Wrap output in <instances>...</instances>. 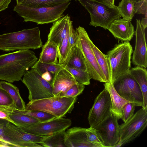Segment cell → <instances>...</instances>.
<instances>
[{
  "label": "cell",
  "mask_w": 147,
  "mask_h": 147,
  "mask_svg": "<svg viewBox=\"0 0 147 147\" xmlns=\"http://www.w3.org/2000/svg\"><path fill=\"white\" fill-rule=\"evenodd\" d=\"M136 20V44L132 61L134 65L146 68L147 65V51L145 29L141 24L140 20Z\"/></svg>",
  "instance_id": "9a60e30c"
},
{
  "label": "cell",
  "mask_w": 147,
  "mask_h": 147,
  "mask_svg": "<svg viewBox=\"0 0 147 147\" xmlns=\"http://www.w3.org/2000/svg\"><path fill=\"white\" fill-rule=\"evenodd\" d=\"M9 116L16 123V126L18 127L32 124L39 122L37 119L32 116L16 112L13 110L9 114Z\"/></svg>",
  "instance_id": "f1b7e54d"
},
{
  "label": "cell",
  "mask_w": 147,
  "mask_h": 147,
  "mask_svg": "<svg viewBox=\"0 0 147 147\" xmlns=\"http://www.w3.org/2000/svg\"><path fill=\"white\" fill-rule=\"evenodd\" d=\"M71 0H24L21 4L32 7H49L69 2Z\"/></svg>",
  "instance_id": "4316f807"
},
{
  "label": "cell",
  "mask_w": 147,
  "mask_h": 147,
  "mask_svg": "<svg viewBox=\"0 0 147 147\" xmlns=\"http://www.w3.org/2000/svg\"><path fill=\"white\" fill-rule=\"evenodd\" d=\"M111 98L105 88L95 98L90 110L88 120L90 127L94 128L111 113Z\"/></svg>",
  "instance_id": "4fadbf2b"
},
{
  "label": "cell",
  "mask_w": 147,
  "mask_h": 147,
  "mask_svg": "<svg viewBox=\"0 0 147 147\" xmlns=\"http://www.w3.org/2000/svg\"><path fill=\"white\" fill-rule=\"evenodd\" d=\"M8 122L6 120L0 119V140L7 143L4 138L3 130L5 125Z\"/></svg>",
  "instance_id": "60d3db41"
},
{
  "label": "cell",
  "mask_w": 147,
  "mask_h": 147,
  "mask_svg": "<svg viewBox=\"0 0 147 147\" xmlns=\"http://www.w3.org/2000/svg\"><path fill=\"white\" fill-rule=\"evenodd\" d=\"M2 87L6 90L10 96L13 102V107L16 109L24 111L25 102L21 97L18 88L11 83L5 81H1Z\"/></svg>",
  "instance_id": "603a6c76"
},
{
  "label": "cell",
  "mask_w": 147,
  "mask_h": 147,
  "mask_svg": "<svg viewBox=\"0 0 147 147\" xmlns=\"http://www.w3.org/2000/svg\"><path fill=\"white\" fill-rule=\"evenodd\" d=\"M86 128L74 127L68 129L64 134L66 147H96L87 140Z\"/></svg>",
  "instance_id": "d6986e66"
},
{
  "label": "cell",
  "mask_w": 147,
  "mask_h": 147,
  "mask_svg": "<svg viewBox=\"0 0 147 147\" xmlns=\"http://www.w3.org/2000/svg\"><path fill=\"white\" fill-rule=\"evenodd\" d=\"M58 48L52 42L47 40L42 47V51L38 60L41 62L49 63H58Z\"/></svg>",
  "instance_id": "7402d4cb"
},
{
  "label": "cell",
  "mask_w": 147,
  "mask_h": 147,
  "mask_svg": "<svg viewBox=\"0 0 147 147\" xmlns=\"http://www.w3.org/2000/svg\"><path fill=\"white\" fill-rule=\"evenodd\" d=\"M3 133L5 140L11 147H42L39 144L46 137L28 133L9 122L5 126Z\"/></svg>",
  "instance_id": "30bf717a"
},
{
  "label": "cell",
  "mask_w": 147,
  "mask_h": 147,
  "mask_svg": "<svg viewBox=\"0 0 147 147\" xmlns=\"http://www.w3.org/2000/svg\"><path fill=\"white\" fill-rule=\"evenodd\" d=\"M118 120L111 113L94 127L102 139L105 147H113L119 141V128Z\"/></svg>",
  "instance_id": "5bb4252c"
},
{
  "label": "cell",
  "mask_w": 147,
  "mask_h": 147,
  "mask_svg": "<svg viewBox=\"0 0 147 147\" xmlns=\"http://www.w3.org/2000/svg\"><path fill=\"white\" fill-rule=\"evenodd\" d=\"M141 24L143 27L145 29L147 26V17L143 18L141 21Z\"/></svg>",
  "instance_id": "ee69618b"
},
{
  "label": "cell",
  "mask_w": 147,
  "mask_h": 147,
  "mask_svg": "<svg viewBox=\"0 0 147 147\" xmlns=\"http://www.w3.org/2000/svg\"><path fill=\"white\" fill-rule=\"evenodd\" d=\"M71 24L65 36L64 37L58 48V57L59 64L61 65L65 64L67 61L69 53L68 36Z\"/></svg>",
  "instance_id": "d6a6232c"
},
{
  "label": "cell",
  "mask_w": 147,
  "mask_h": 147,
  "mask_svg": "<svg viewBox=\"0 0 147 147\" xmlns=\"http://www.w3.org/2000/svg\"><path fill=\"white\" fill-rule=\"evenodd\" d=\"M42 46L38 27L0 35V50L3 51L36 49Z\"/></svg>",
  "instance_id": "7a4b0ae2"
},
{
  "label": "cell",
  "mask_w": 147,
  "mask_h": 147,
  "mask_svg": "<svg viewBox=\"0 0 147 147\" xmlns=\"http://www.w3.org/2000/svg\"><path fill=\"white\" fill-rule=\"evenodd\" d=\"M131 21L130 20L124 18L115 20L108 30L118 40L123 42L129 41L135 32Z\"/></svg>",
  "instance_id": "2e32d148"
},
{
  "label": "cell",
  "mask_w": 147,
  "mask_h": 147,
  "mask_svg": "<svg viewBox=\"0 0 147 147\" xmlns=\"http://www.w3.org/2000/svg\"><path fill=\"white\" fill-rule=\"evenodd\" d=\"M68 39L69 44V53L66 62L76 46L77 42V35L76 30L74 29L73 25L71 26L70 29Z\"/></svg>",
  "instance_id": "74e56055"
},
{
  "label": "cell",
  "mask_w": 147,
  "mask_h": 147,
  "mask_svg": "<svg viewBox=\"0 0 147 147\" xmlns=\"http://www.w3.org/2000/svg\"><path fill=\"white\" fill-rule=\"evenodd\" d=\"M32 67L35 68L41 75L46 72L54 74L63 67L59 64H49L41 62L38 60ZM31 67V68H32Z\"/></svg>",
  "instance_id": "1f68e13d"
},
{
  "label": "cell",
  "mask_w": 147,
  "mask_h": 147,
  "mask_svg": "<svg viewBox=\"0 0 147 147\" xmlns=\"http://www.w3.org/2000/svg\"></svg>",
  "instance_id": "c3c4849f"
},
{
  "label": "cell",
  "mask_w": 147,
  "mask_h": 147,
  "mask_svg": "<svg viewBox=\"0 0 147 147\" xmlns=\"http://www.w3.org/2000/svg\"><path fill=\"white\" fill-rule=\"evenodd\" d=\"M24 0H16V4H19L21 3Z\"/></svg>",
  "instance_id": "f6af8a7d"
},
{
  "label": "cell",
  "mask_w": 147,
  "mask_h": 147,
  "mask_svg": "<svg viewBox=\"0 0 147 147\" xmlns=\"http://www.w3.org/2000/svg\"><path fill=\"white\" fill-rule=\"evenodd\" d=\"M77 96L68 97L60 96L29 101L26 110H40L47 112L57 118L63 117L72 111Z\"/></svg>",
  "instance_id": "277c9868"
},
{
  "label": "cell",
  "mask_w": 147,
  "mask_h": 147,
  "mask_svg": "<svg viewBox=\"0 0 147 147\" xmlns=\"http://www.w3.org/2000/svg\"><path fill=\"white\" fill-rule=\"evenodd\" d=\"M72 23L68 14L53 22L47 40L55 44L59 48Z\"/></svg>",
  "instance_id": "e0dca14e"
},
{
  "label": "cell",
  "mask_w": 147,
  "mask_h": 147,
  "mask_svg": "<svg viewBox=\"0 0 147 147\" xmlns=\"http://www.w3.org/2000/svg\"><path fill=\"white\" fill-rule=\"evenodd\" d=\"M11 0H0V12L7 8Z\"/></svg>",
  "instance_id": "b9f144b4"
},
{
  "label": "cell",
  "mask_w": 147,
  "mask_h": 147,
  "mask_svg": "<svg viewBox=\"0 0 147 147\" xmlns=\"http://www.w3.org/2000/svg\"><path fill=\"white\" fill-rule=\"evenodd\" d=\"M132 52L129 42L125 41L116 45L105 55L110 64L113 82L120 76L129 72Z\"/></svg>",
  "instance_id": "8992f818"
},
{
  "label": "cell",
  "mask_w": 147,
  "mask_h": 147,
  "mask_svg": "<svg viewBox=\"0 0 147 147\" xmlns=\"http://www.w3.org/2000/svg\"><path fill=\"white\" fill-rule=\"evenodd\" d=\"M13 111L20 113L25 114L37 119L39 122H43L51 120L56 117L47 112L40 110H20L14 109Z\"/></svg>",
  "instance_id": "4dcf8cb0"
},
{
  "label": "cell",
  "mask_w": 147,
  "mask_h": 147,
  "mask_svg": "<svg viewBox=\"0 0 147 147\" xmlns=\"http://www.w3.org/2000/svg\"><path fill=\"white\" fill-rule=\"evenodd\" d=\"M70 4L67 2L53 7L35 8L16 4L13 10L24 19V22L42 24L53 23L64 16V11Z\"/></svg>",
  "instance_id": "3957f363"
},
{
  "label": "cell",
  "mask_w": 147,
  "mask_h": 147,
  "mask_svg": "<svg viewBox=\"0 0 147 147\" xmlns=\"http://www.w3.org/2000/svg\"><path fill=\"white\" fill-rule=\"evenodd\" d=\"M38 59L29 49L20 50L0 55V80L11 83L21 80L22 77Z\"/></svg>",
  "instance_id": "6da1fadb"
},
{
  "label": "cell",
  "mask_w": 147,
  "mask_h": 147,
  "mask_svg": "<svg viewBox=\"0 0 147 147\" xmlns=\"http://www.w3.org/2000/svg\"><path fill=\"white\" fill-rule=\"evenodd\" d=\"M0 105L12 106L13 107L12 98L8 92L3 88H0Z\"/></svg>",
  "instance_id": "8d00e7d4"
},
{
  "label": "cell",
  "mask_w": 147,
  "mask_h": 147,
  "mask_svg": "<svg viewBox=\"0 0 147 147\" xmlns=\"http://www.w3.org/2000/svg\"><path fill=\"white\" fill-rule=\"evenodd\" d=\"M21 81L28 89L29 101L54 96L51 84L35 68L32 67L30 70L27 71Z\"/></svg>",
  "instance_id": "9c48e42d"
},
{
  "label": "cell",
  "mask_w": 147,
  "mask_h": 147,
  "mask_svg": "<svg viewBox=\"0 0 147 147\" xmlns=\"http://www.w3.org/2000/svg\"><path fill=\"white\" fill-rule=\"evenodd\" d=\"M136 104L130 102L125 104L122 108L123 116L122 118L124 122L129 120L134 115Z\"/></svg>",
  "instance_id": "d590c367"
},
{
  "label": "cell",
  "mask_w": 147,
  "mask_h": 147,
  "mask_svg": "<svg viewBox=\"0 0 147 147\" xmlns=\"http://www.w3.org/2000/svg\"><path fill=\"white\" fill-rule=\"evenodd\" d=\"M135 1L133 0H121L119 3L117 7L121 17L131 20L135 14Z\"/></svg>",
  "instance_id": "484cf974"
},
{
  "label": "cell",
  "mask_w": 147,
  "mask_h": 147,
  "mask_svg": "<svg viewBox=\"0 0 147 147\" xmlns=\"http://www.w3.org/2000/svg\"><path fill=\"white\" fill-rule=\"evenodd\" d=\"M15 109L12 106L0 105V119L7 120L16 126V123L11 119L9 114Z\"/></svg>",
  "instance_id": "f35d334b"
},
{
  "label": "cell",
  "mask_w": 147,
  "mask_h": 147,
  "mask_svg": "<svg viewBox=\"0 0 147 147\" xmlns=\"http://www.w3.org/2000/svg\"><path fill=\"white\" fill-rule=\"evenodd\" d=\"M102 3L111 6H114L115 0H91Z\"/></svg>",
  "instance_id": "7bdbcfd3"
},
{
  "label": "cell",
  "mask_w": 147,
  "mask_h": 147,
  "mask_svg": "<svg viewBox=\"0 0 147 147\" xmlns=\"http://www.w3.org/2000/svg\"><path fill=\"white\" fill-rule=\"evenodd\" d=\"M138 84L143 98L144 109H147V71L145 68L136 66L129 71Z\"/></svg>",
  "instance_id": "44dd1931"
},
{
  "label": "cell",
  "mask_w": 147,
  "mask_h": 147,
  "mask_svg": "<svg viewBox=\"0 0 147 147\" xmlns=\"http://www.w3.org/2000/svg\"><path fill=\"white\" fill-rule=\"evenodd\" d=\"M117 93L125 99L135 103L136 106L143 108V98L140 88L129 72L122 75L113 82Z\"/></svg>",
  "instance_id": "8fae6325"
},
{
  "label": "cell",
  "mask_w": 147,
  "mask_h": 147,
  "mask_svg": "<svg viewBox=\"0 0 147 147\" xmlns=\"http://www.w3.org/2000/svg\"><path fill=\"white\" fill-rule=\"evenodd\" d=\"M147 125V109L142 108L127 121L119 125L120 139L114 147L129 143L139 136Z\"/></svg>",
  "instance_id": "ba28073f"
},
{
  "label": "cell",
  "mask_w": 147,
  "mask_h": 147,
  "mask_svg": "<svg viewBox=\"0 0 147 147\" xmlns=\"http://www.w3.org/2000/svg\"><path fill=\"white\" fill-rule=\"evenodd\" d=\"M86 134L88 141L96 147H105L104 142L94 128L86 129Z\"/></svg>",
  "instance_id": "836d02e7"
},
{
  "label": "cell",
  "mask_w": 147,
  "mask_h": 147,
  "mask_svg": "<svg viewBox=\"0 0 147 147\" xmlns=\"http://www.w3.org/2000/svg\"><path fill=\"white\" fill-rule=\"evenodd\" d=\"M135 13L142 14L147 17V0H138L134 1Z\"/></svg>",
  "instance_id": "ab89813d"
},
{
  "label": "cell",
  "mask_w": 147,
  "mask_h": 147,
  "mask_svg": "<svg viewBox=\"0 0 147 147\" xmlns=\"http://www.w3.org/2000/svg\"><path fill=\"white\" fill-rule=\"evenodd\" d=\"M76 45L84 57L87 71L90 79L102 82H107L105 76L97 62L90 44V38L85 29L79 26L76 28Z\"/></svg>",
  "instance_id": "52a82bcc"
},
{
  "label": "cell",
  "mask_w": 147,
  "mask_h": 147,
  "mask_svg": "<svg viewBox=\"0 0 147 147\" xmlns=\"http://www.w3.org/2000/svg\"><path fill=\"white\" fill-rule=\"evenodd\" d=\"M71 120L69 119L56 117L50 121L38 122L19 127L29 133L39 136L48 137L65 131L71 125Z\"/></svg>",
  "instance_id": "7c38bea8"
},
{
  "label": "cell",
  "mask_w": 147,
  "mask_h": 147,
  "mask_svg": "<svg viewBox=\"0 0 147 147\" xmlns=\"http://www.w3.org/2000/svg\"><path fill=\"white\" fill-rule=\"evenodd\" d=\"M64 65L70 67L87 71L84 57L76 44L69 58Z\"/></svg>",
  "instance_id": "d4e9b609"
},
{
  "label": "cell",
  "mask_w": 147,
  "mask_h": 147,
  "mask_svg": "<svg viewBox=\"0 0 147 147\" xmlns=\"http://www.w3.org/2000/svg\"><path fill=\"white\" fill-rule=\"evenodd\" d=\"M62 65L65 68L72 74L77 83L84 85L90 84V79L86 71L70 67L65 65Z\"/></svg>",
  "instance_id": "f546056e"
},
{
  "label": "cell",
  "mask_w": 147,
  "mask_h": 147,
  "mask_svg": "<svg viewBox=\"0 0 147 147\" xmlns=\"http://www.w3.org/2000/svg\"><path fill=\"white\" fill-rule=\"evenodd\" d=\"M90 44L107 81L108 82L112 79L110 66L105 55L102 53L93 44L90 39Z\"/></svg>",
  "instance_id": "cb8c5ba5"
},
{
  "label": "cell",
  "mask_w": 147,
  "mask_h": 147,
  "mask_svg": "<svg viewBox=\"0 0 147 147\" xmlns=\"http://www.w3.org/2000/svg\"><path fill=\"white\" fill-rule=\"evenodd\" d=\"M85 88L84 85L77 83L72 86L66 92L59 96L68 97H76L81 94Z\"/></svg>",
  "instance_id": "e575fe53"
},
{
  "label": "cell",
  "mask_w": 147,
  "mask_h": 147,
  "mask_svg": "<svg viewBox=\"0 0 147 147\" xmlns=\"http://www.w3.org/2000/svg\"><path fill=\"white\" fill-rule=\"evenodd\" d=\"M0 88H2V86H1V83H0Z\"/></svg>",
  "instance_id": "bcb514c9"
},
{
  "label": "cell",
  "mask_w": 147,
  "mask_h": 147,
  "mask_svg": "<svg viewBox=\"0 0 147 147\" xmlns=\"http://www.w3.org/2000/svg\"><path fill=\"white\" fill-rule=\"evenodd\" d=\"M133 0L135 1H138V0Z\"/></svg>",
  "instance_id": "7dc6e473"
},
{
  "label": "cell",
  "mask_w": 147,
  "mask_h": 147,
  "mask_svg": "<svg viewBox=\"0 0 147 147\" xmlns=\"http://www.w3.org/2000/svg\"><path fill=\"white\" fill-rule=\"evenodd\" d=\"M77 83L72 74L63 67L54 74L51 83L53 94L59 96Z\"/></svg>",
  "instance_id": "ac0fdd59"
},
{
  "label": "cell",
  "mask_w": 147,
  "mask_h": 147,
  "mask_svg": "<svg viewBox=\"0 0 147 147\" xmlns=\"http://www.w3.org/2000/svg\"><path fill=\"white\" fill-rule=\"evenodd\" d=\"M104 88L108 91L111 98V112L118 120L123 116L122 108L126 103L130 102L121 96L117 92L113 86L112 79L104 84Z\"/></svg>",
  "instance_id": "ffe728a7"
},
{
  "label": "cell",
  "mask_w": 147,
  "mask_h": 147,
  "mask_svg": "<svg viewBox=\"0 0 147 147\" xmlns=\"http://www.w3.org/2000/svg\"><path fill=\"white\" fill-rule=\"evenodd\" d=\"M88 11L90 15L89 25L96 27L99 26L108 29L112 22L120 18L117 6L91 0H76Z\"/></svg>",
  "instance_id": "5b68a950"
},
{
  "label": "cell",
  "mask_w": 147,
  "mask_h": 147,
  "mask_svg": "<svg viewBox=\"0 0 147 147\" xmlns=\"http://www.w3.org/2000/svg\"><path fill=\"white\" fill-rule=\"evenodd\" d=\"M65 132V131H63L48 137H46L39 144L42 147H65L64 141Z\"/></svg>",
  "instance_id": "83f0119b"
}]
</instances>
